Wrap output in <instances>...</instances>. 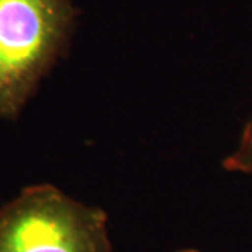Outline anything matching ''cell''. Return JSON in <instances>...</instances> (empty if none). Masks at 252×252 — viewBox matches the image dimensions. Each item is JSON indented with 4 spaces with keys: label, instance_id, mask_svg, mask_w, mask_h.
<instances>
[{
    "label": "cell",
    "instance_id": "1",
    "mask_svg": "<svg viewBox=\"0 0 252 252\" xmlns=\"http://www.w3.org/2000/svg\"><path fill=\"white\" fill-rule=\"evenodd\" d=\"M70 0H0V119H14L67 48Z\"/></svg>",
    "mask_w": 252,
    "mask_h": 252
},
{
    "label": "cell",
    "instance_id": "2",
    "mask_svg": "<svg viewBox=\"0 0 252 252\" xmlns=\"http://www.w3.org/2000/svg\"><path fill=\"white\" fill-rule=\"evenodd\" d=\"M0 252H112L108 216L51 184L0 207Z\"/></svg>",
    "mask_w": 252,
    "mask_h": 252
},
{
    "label": "cell",
    "instance_id": "3",
    "mask_svg": "<svg viewBox=\"0 0 252 252\" xmlns=\"http://www.w3.org/2000/svg\"><path fill=\"white\" fill-rule=\"evenodd\" d=\"M224 170L240 174H252V117L244 127L240 143L223 161Z\"/></svg>",
    "mask_w": 252,
    "mask_h": 252
},
{
    "label": "cell",
    "instance_id": "4",
    "mask_svg": "<svg viewBox=\"0 0 252 252\" xmlns=\"http://www.w3.org/2000/svg\"><path fill=\"white\" fill-rule=\"evenodd\" d=\"M178 252H199V251H195V250H184V251H178Z\"/></svg>",
    "mask_w": 252,
    "mask_h": 252
}]
</instances>
